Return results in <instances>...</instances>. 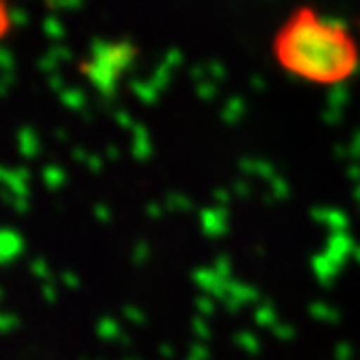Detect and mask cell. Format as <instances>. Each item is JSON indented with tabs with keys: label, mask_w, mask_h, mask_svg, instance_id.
<instances>
[{
	"label": "cell",
	"mask_w": 360,
	"mask_h": 360,
	"mask_svg": "<svg viewBox=\"0 0 360 360\" xmlns=\"http://www.w3.org/2000/svg\"><path fill=\"white\" fill-rule=\"evenodd\" d=\"M271 55L280 70L313 85H341L360 65L349 29L313 7H297L285 18L271 39Z\"/></svg>",
	"instance_id": "obj_1"
}]
</instances>
